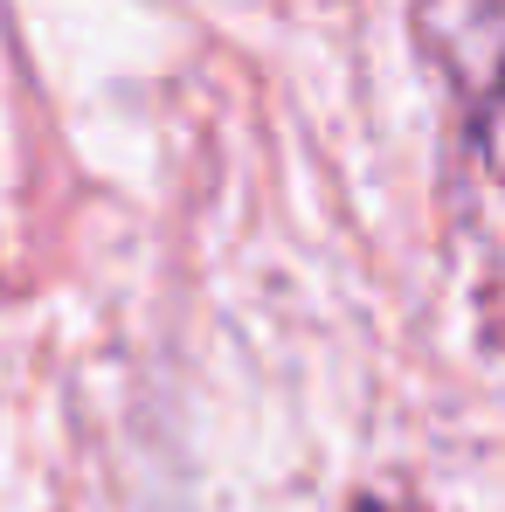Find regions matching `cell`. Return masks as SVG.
Segmentation results:
<instances>
[{
	"label": "cell",
	"instance_id": "cell-1",
	"mask_svg": "<svg viewBox=\"0 0 505 512\" xmlns=\"http://www.w3.org/2000/svg\"><path fill=\"white\" fill-rule=\"evenodd\" d=\"M353 512H381V506H353Z\"/></svg>",
	"mask_w": 505,
	"mask_h": 512
}]
</instances>
